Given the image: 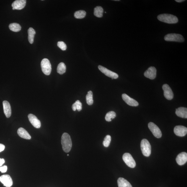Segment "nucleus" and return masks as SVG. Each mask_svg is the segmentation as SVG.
Here are the masks:
<instances>
[{"instance_id":"nucleus-1","label":"nucleus","mask_w":187,"mask_h":187,"mask_svg":"<svg viewBox=\"0 0 187 187\" xmlns=\"http://www.w3.org/2000/svg\"><path fill=\"white\" fill-rule=\"evenodd\" d=\"M61 142L63 150L66 153L70 152L72 146V143L70 135L67 133H63L61 137Z\"/></svg>"},{"instance_id":"nucleus-2","label":"nucleus","mask_w":187,"mask_h":187,"mask_svg":"<svg viewBox=\"0 0 187 187\" xmlns=\"http://www.w3.org/2000/svg\"><path fill=\"white\" fill-rule=\"evenodd\" d=\"M157 19L160 21L168 24H175L178 22L177 17L170 14H164L159 15Z\"/></svg>"},{"instance_id":"nucleus-3","label":"nucleus","mask_w":187,"mask_h":187,"mask_svg":"<svg viewBox=\"0 0 187 187\" xmlns=\"http://www.w3.org/2000/svg\"><path fill=\"white\" fill-rule=\"evenodd\" d=\"M140 146L143 155L146 157H149L151 153V146L149 142L146 139H143Z\"/></svg>"},{"instance_id":"nucleus-4","label":"nucleus","mask_w":187,"mask_h":187,"mask_svg":"<svg viewBox=\"0 0 187 187\" xmlns=\"http://www.w3.org/2000/svg\"><path fill=\"white\" fill-rule=\"evenodd\" d=\"M41 67L43 73L46 75H50L52 71V65L50 61L47 59L45 58L41 62Z\"/></svg>"},{"instance_id":"nucleus-5","label":"nucleus","mask_w":187,"mask_h":187,"mask_svg":"<svg viewBox=\"0 0 187 187\" xmlns=\"http://www.w3.org/2000/svg\"><path fill=\"white\" fill-rule=\"evenodd\" d=\"M164 39L167 41L182 42L184 41L183 37L181 35L176 33H171L165 35Z\"/></svg>"},{"instance_id":"nucleus-6","label":"nucleus","mask_w":187,"mask_h":187,"mask_svg":"<svg viewBox=\"0 0 187 187\" xmlns=\"http://www.w3.org/2000/svg\"><path fill=\"white\" fill-rule=\"evenodd\" d=\"M123 160L129 167L131 168H134L135 167V161L130 153H125L123 156Z\"/></svg>"},{"instance_id":"nucleus-7","label":"nucleus","mask_w":187,"mask_h":187,"mask_svg":"<svg viewBox=\"0 0 187 187\" xmlns=\"http://www.w3.org/2000/svg\"><path fill=\"white\" fill-rule=\"evenodd\" d=\"M148 126L149 128L156 138H160L162 136V133L161 130L154 123L152 122L149 123Z\"/></svg>"},{"instance_id":"nucleus-8","label":"nucleus","mask_w":187,"mask_h":187,"mask_svg":"<svg viewBox=\"0 0 187 187\" xmlns=\"http://www.w3.org/2000/svg\"><path fill=\"white\" fill-rule=\"evenodd\" d=\"M98 68L102 73L107 77L111 78L112 79H117L119 77L117 73L109 70L108 69L104 67L103 66L99 65L98 66Z\"/></svg>"},{"instance_id":"nucleus-9","label":"nucleus","mask_w":187,"mask_h":187,"mask_svg":"<svg viewBox=\"0 0 187 187\" xmlns=\"http://www.w3.org/2000/svg\"><path fill=\"white\" fill-rule=\"evenodd\" d=\"M164 95L168 100H171L173 98L174 94L170 87L167 84H164L163 86Z\"/></svg>"},{"instance_id":"nucleus-10","label":"nucleus","mask_w":187,"mask_h":187,"mask_svg":"<svg viewBox=\"0 0 187 187\" xmlns=\"http://www.w3.org/2000/svg\"><path fill=\"white\" fill-rule=\"evenodd\" d=\"M174 132L178 136L184 137L187 134V128L182 125H178L174 128Z\"/></svg>"},{"instance_id":"nucleus-11","label":"nucleus","mask_w":187,"mask_h":187,"mask_svg":"<svg viewBox=\"0 0 187 187\" xmlns=\"http://www.w3.org/2000/svg\"><path fill=\"white\" fill-rule=\"evenodd\" d=\"M0 182L6 187H11L13 184L12 178L9 175H4L0 177Z\"/></svg>"},{"instance_id":"nucleus-12","label":"nucleus","mask_w":187,"mask_h":187,"mask_svg":"<svg viewBox=\"0 0 187 187\" xmlns=\"http://www.w3.org/2000/svg\"><path fill=\"white\" fill-rule=\"evenodd\" d=\"M26 0H16L12 4L13 10H21L26 5Z\"/></svg>"},{"instance_id":"nucleus-13","label":"nucleus","mask_w":187,"mask_h":187,"mask_svg":"<svg viewBox=\"0 0 187 187\" xmlns=\"http://www.w3.org/2000/svg\"><path fill=\"white\" fill-rule=\"evenodd\" d=\"M28 118L33 127L36 128H40L41 126L40 121L35 115L30 114L28 115Z\"/></svg>"},{"instance_id":"nucleus-14","label":"nucleus","mask_w":187,"mask_h":187,"mask_svg":"<svg viewBox=\"0 0 187 187\" xmlns=\"http://www.w3.org/2000/svg\"><path fill=\"white\" fill-rule=\"evenodd\" d=\"M122 98L125 103L129 106H137L139 105V103L136 101L131 98L126 94H123L122 95Z\"/></svg>"},{"instance_id":"nucleus-15","label":"nucleus","mask_w":187,"mask_h":187,"mask_svg":"<svg viewBox=\"0 0 187 187\" xmlns=\"http://www.w3.org/2000/svg\"><path fill=\"white\" fill-rule=\"evenodd\" d=\"M156 73L157 70L156 68L153 67H151L145 72L144 75L146 77L150 79H153L156 77Z\"/></svg>"},{"instance_id":"nucleus-16","label":"nucleus","mask_w":187,"mask_h":187,"mask_svg":"<svg viewBox=\"0 0 187 187\" xmlns=\"http://www.w3.org/2000/svg\"><path fill=\"white\" fill-rule=\"evenodd\" d=\"M176 162L179 165H183L187 162V153L186 152H182L178 154L176 158Z\"/></svg>"},{"instance_id":"nucleus-17","label":"nucleus","mask_w":187,"mask_h":187,"mask_svg":"<svg viewBox=\"0 0 187 187\" xmlns=\"http://www.w3.org/2000/svg\"><path fill=\"white\" fill-rule=\"evenodd\" d=\"M2 104L4 114L7 118H9L11 116L12 114L11 106L9 102L6 101H4Z\"/></svg>"},{"instance_id":"nucleus-18","label":"nucleus","mask_w":187,"mask_h":187,"mask_svg":"<svg viewBox=\"0 0 187 187\" xmlns=\"http://www.w3.org/2000/svg\"><path fill=\"white\" fill-rule=\"evenodd\" d=\"M175 113L177 116L183 118H187V109L185 107H180L176 109Z\"/></svg>"},{"instance_id":"nucleus-19","label":"nucleus","mask_w":187,"mask_h":187,"mask_svg":"<svg viewBox=\"0 0 187 187\" xmlns=\"http://www.w3.org/2000/svg\"><path fill=\"white\" fill-rule=\"evenodd\" d=\"M17 134L19 136L24 139L30 140L31 139V136L26 130L23 128H20L17 130Z\"/></svg>"},{"instance_id":"nucleus-20","label":"nucleus","mask_w":187,"mask_h":187,"mask_svg":"<svg viewBox=\"0 0 187 187\" xmlns=\"http://www.w3.org/2000/svg\"><path fill=\"white\" fill-rule=\"evenodd\" d=\"M117 184L119 187H132L128 181L122 178L118 179Z\"/></svg>"},{"instance_id":"nucleus-21","label":"nucleus","mask_w":187,"mask_h":187,"mask_svg":"<svg viewBox=\"0 0 187 187\" xmlns=\"http://www.w3.org/2000/svg\"><path fill=\"white\" fill-rule=\"evenodd\" d=\"M28 40L30 44H33L34 42V36L36 32L35 30L32 27H30L28 30Z\"/></svg>"},{"instance_id":"nucleus-22","label":"nucleus","mask_w":187,"mask_h":187,"mask_svg":"<svg viewBox=\"0 0 187 187\" xmlns=\"http://www.w3.org/2000/svg\"><path fill=\"white\" fill-rule=\"evenodd\" d=\"M103 9L101 6H97L95 8L94 14L95 16L98 17H102L103 16Z\"/></svg>"},{"instance_id":"nucleus-23","label":"nucleus","mask_w":187,"mask_h":187,"mask_svg":"<svg viewBox=\"0 0 187 187\" xmlns=\"http://www.w3.org/2000/svg\"><path fill=\"white\" fill-rule=\"evenodd\" d=\"M9 27L10 30L14 32H18L21 29V27L17 23H12L10 24Z\"/></svg>"},{"instance_id":"nucleus-24","label":"nucleus","mask_w":187,"mask_h":187,"mask_svg":"<svg viewBox=\"0 0 187 187\" xmlns=\"http://www.w3.org/2000/svg\"><path fill=\"white\" fill-rule=\"evenodd\" d=\"M66 70V66L63 63H61L58 65L57 68V73L60 75L65 73Z\"/></svg>"},{"instance_id":"nucleus-25","label":"nucleus","mask_w":187,"mask_h":187,"mask_svg":"<svg viewBox=\"0 0 187 187\" xmlns=\"http://www.w3.org/2000/svg\"><path fill=\"white\" fill-rule=\"evenodd\" d=\"M86 100L87 104L89 106L93 104L94 101L93 99V92L91 91L88 92V94L86 96Z\"/></svg>"},{"instance_id":"nucleus-26","label":"nucleus","mask_w":187,"mask_h":187,"mask_svg":"<svg viewBox=\"0 0 187 187\" xmlns=\"http://www.w3.org/2000/svg\"><path fill=\"white\" fill-rule=\"evenodd\" d=\"M86 12L84 10H79L76 11L74 14V16L76 19H82L85 17Z\"/></svg>"},{"instance_id":"nucleus-27","label":"nucleus","mask_w":187,"mask_h":187,"mask_svg":"<svg viewBox=\"0 0 187 187\" xmlns=\"http://www.w3.org/2000/svg\"><path fill=\"white\" fill-rule=\"evenodd\" d=\"M72 108L74 111H76L77 110L78 111H80L82 109V105L80 101L77 100L73 104Z\"/></svg>"},{"instance_id":"nucleus-28","label":"nucleus","mask_w":187,"mask_h":187,"mask_svg":"<svg viewBox=\"0 0 187 187\" xmlns=\"http://www.w3.org/2000/svg\"><path fill=\"white\" fill-rule=\"evenodd\" d=\"M116 117V114L114 111H110L106 114L105 119L107 121L110 122Z\"/></svg>"},{"instance_id":"nucleus-29","label":"nucleus","mask_w":187,"mask_h":187,"mask_svg":"<svg viewBox=\"0 0 187 187\" xmlns=\"http://www.w3.org/2000/svg\"><path fill=\"white\" fill-rule=\"evenodd\" d=\"M111 136L109 135H107L105 138L104 141L103 142V145L105 147H108L110 143H111Z\"/></svg>"},{"instance_id":"nucleus-30","label":"nucleus","mask_w":187,"mask_h":187,"mask_svg":"<svg viewBox=\"0 0 187 187\" xmlns=\"http://www.w3.org/2000/svg\"><path fill=\"white\" fill-rule=\"evenodd\" d=\"M57 45L58 47L63 51H65L67 49V45L65 42L63 41H59Z\"/></svg>"},{"instance_id":"nucleus-31","label":"nucleus","mask_w":187,"mask_h":187,"mask_svg":"<svg viewBox=\"0 0 187 187\" xmlns=\"http://www.w3.org/2000/svg\"><path fill=\"white\" fill-rule=\"evenodd\" d=\"M7 170V167L6 166H4L0 167V171L2 173H5Z\"/></svg>"},{"instance_id":"nucleus-32","label":"nucleus","mask_w":187,"mask_h":187,"mask_svg":"<svg viewBox=\"0 0 187 187\" xmlns=\"http://www.w3.org/2000/svg\"><path fill=\"white\" fill-rule=\"evenodd\" d=\"M5 146L2 144L0 143V153L2 152L5 149Z\"/></svg>"},{"instance_id":"nucleus-33","label":"nucleus","mask_w":187,"mask_h":187,"mask_svg":"<svg viewBox=\"0 0 187 187\" xmlns=\"http://www.w3.org/2000/svg\"><path fill=\"white\" fill-rule=\"evenodd\" d=\"M5 162V160L3 158H0V167L2 166Z\"/></svg>"},{"instance_id":"nucleus-34","label":"nucleus","mask_w":187,"mask_h":187,"mask_svg":"<svg viewBox=\"0 0 187 187\" xmlns=\"http://www.w3.org/2000/svg\"><path fill=\"white\" fill-rule=\"evenodd\" d=\"M175 1L178 2H181L184 1H185V0H175Z\"/></svg>"},{"instance_id":"nucleus-35","label":"nucleus","mask_w":187,"mask_h":187,"mask_svg":"<svg viewBox=\"0 0 187 187\" xmlns=\"http://www.w3.org/2000/svg\"><path fill=\"white\" fill-rule=\"evenodd\" d=\"M69 156V155L68 154L67 156Z\"/></svg>"}]
</instances>
